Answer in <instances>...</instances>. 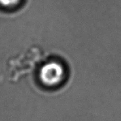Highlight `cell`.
Returning <instances> with one entry per match:
<instances>
[{"instance_id":"6da1fadb","label":"cell","mask_w":121,"mask_h":121,"mask_svg":"<svg viewBox=\"0 0 121 121\" xmlns=\"http://www.w3.org/2000/svg\"><path fill=\"white\" fill-rule=\"evenodd\" d=\"M69 76L66 64L59 60L52 59L43 63L38 70L39 83L46 89H56L64 84Z\"/></svg>"},{"instance_id":"7a4b0ae2","label":"cell","mask_w":121,"mask_h":121,"mask_svg":"<svg viewBox=\"0 0 121 121\" xmlns=\"http://www.w3.org/2000/svg\"><path fill=\"white\" fill-rule=\"evenodd\" d=\"M22 0H0V7L4 9H13L17 7Z\"/></svg>"}]
</instances>
